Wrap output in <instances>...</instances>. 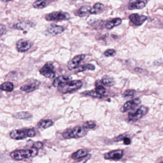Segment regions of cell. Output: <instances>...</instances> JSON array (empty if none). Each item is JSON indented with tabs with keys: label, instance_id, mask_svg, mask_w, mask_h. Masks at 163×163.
Returning a JSON list of instances; mask_svg holds the SVG:
<instances>
[{
	"label": "cell",
	"instance_id": "obj_26",
	"mask_svg": "<svg viewBox=\"0 0 163 163\" xmlns=\"http://www.w3.org/2000/svg\"><path fill=\"white\" fill-rule=\"evenodd\" d=\"M91 8L89 6H83L78 11V15L80 17H83L90 13Z\"/></svg>",
	"mask_w": 163,
	"mask_h": 163
},
{
	"label": "cell",
	"instance_id": "obj_16",
	"mask_svg": "<svg viewBox=\"0 0 163 163\" xmlns=\"http://www.w3.org/2000/svg\"><path fill=\"white\" fill-rule=\"evenodd\" d=\"M33 26V23L28 20H22L15 22L13 27L19 30H24Z\"/></svg>",
	"mask_w": 163,
	"mask_h": 163
},
{
	"label": "cell",
	"instance_id": "obj_35",
	"mask_svg": "<svg viewBox=\"0 0 163 163\" xmlns=\"http://www.w3.org/2000/svg\"><path fill=\"white\" fill-rule=\"evenodd\" d=\"M5 31V25L3 24H0V38L4 35Z\"/></svg>",
	"mask_w": 163,
	"mask_h": 163
},
{
	"label": "cell",
	"instance_id": "obj_15",
	"mask_svg": "<svg viewBox=\"0 0 163 163\" xmlns=\"http://www.w3.org/2000/svg\"><path fill=\"white\" fill-rule=\"evenodd\" d=\"M129 19L131 22L136 25H142L147 20V16L144 15L140 16L137 13H133L129 16Z\"/></svg>",
	"mask_w": 163,
	"mask_h": 163
},
{
	"label": "cell",
	"instance_id": "obj_10",
	"mask_svg": "<svg viewBox=\"0 0 163 163\" xmlns=\"http://www.w3.org/2000/svg\"><path fill=\"white\" fill-rule=\"evenodd\" d=\"M86 57L85 54H80L73 57L68 63V68L69 70L76 69L79 67V64Z\"/></svg>",
	"mask_w": 163,
	"mask_h": 163
},
{
	"label": "cell",
	"instance_id": "obj_1",
	"mask_svg": "<svg viewBox=\"0 0 163 163\" xmlns=\"http://www.w3.org/2000/svg\"><path fill=\"white\" fill-rule=\"evenodd\" d=\"M38 153V149L36 148H32L28 149L16 150L11 152V157L16 160H22L25 159L36 157Z\"/></svg>",
	"mask_w": 163,
	"mask_h": 163
},
{
	"label": "cell",
	"instance_id": "obj_24",
	"mask_svg": "<svg viewBox=\"0 0 163 163\" xmlns=\"http://www.w3.org/2000/svg\"><path fill=\"white\" fill-rule=\"evenodd\" d=\"M14 88V85L12 83L6 82L0 86V89L2 91L12 92Z\"/></svg>",
	"mask_w": 163,
	"mask_h": 163
},
{
	"label": "cell",
	"instance_id": "obj_33",
	"mask_svg": "<svg viewBox=\"0 0 163 163\" xmlns=\"http://www.w3.org/2000/svg\"><path fill=\"white\" fill-rule=\"evenodd\" d=\"M126 137L124 134H121V135H118L117 137H115L114 138V142H120V141H123L124 139Z\"/></svg>",
	"mask_w": 163,
	"mask_h": 163
},
{
	"label": "cell",
	"instance_id": "obj_27",
	"mask_svg": "<svg viewBox=\"0 0 163 163\" xmlns=\"http://www.w3.org/2000/svg\"><path fill=\"white\" fill-rule=\"evenodd\" d=\"M78 68V72H83L87 70L93 71L95 69V66H93V64L87 63V64H83L82 66H80Z\"/></svg>",
	"mask_w": 163,
	"mask_h": 163
},
{
	"label": "cell",
	"instance_id": "obj_3",
	"mask_svg": "<svg viewBox=\"0 0 163 163\" xmlns=\"http://www.w3.org/2000/svg\"><path fill=\"white\" fill-rule=\"evenodd\" d=\"M36 135V132L33 129H16L12 130L10 134V137L13 139L19 140L27 138H33Z\"/></svg>",
	"mask_w": 163,
	"mask_h": 163
},
{
	"label": "cell",
	"instance_id": "obj_19",
	"mask_svg": "<svg viewBox=\"0 0 163 163\" xmlns=\"http://www.w3.org/2000/svg\"><path fill=\"white\" fill-rule=\"evenodd\" d=\"M104 5L102 3H97L93 5L92 8H91L90 11V14L97 15L101 13L104 11Z\"/></svg>",
	"mask_w": 163,
	"mask_h": 163
},
{
	"label": "cell",
	"instance_id": "obj_20",
	"mask_svg": "<svg viewBox=\"0 0 163 163\" xmlns=\"http://www.w3.org/2000/svg\"><path fill=\"white\" fill-rule=\"evenodd\" d=\"M13 117L16 119H23V120H29L32 118V115L27 112H21L16 113L13 114Z\"/></svg>",
	"mask_w": 163,
	"mask_h": 163
},
{
	"label": "cell",
	"instance_id": "obj_9",
	"mask_svg": "<svg viewBox=\"0 0 163 163\" xmlns=\"http://www.w3.org/2000/svg\"><path fill=\"white\" fill-rule=\"evenodd\" d=\"M32 43L25 39H20L16 43V49L19 52L24 53L31 48Z\"/></svg>",
	"mask_w": 163,
	"mask_h": 163
},
{
	"label": "cell",
	"instance_id": "obj_5",
	"mask_svg": "<svg viewBox=\"0 0 163 163\" xmlns=\"http://www.w3.org/2000/svg\"><path fill=\"white\" fill-rule=\"evenodd\" d=\"M148 108L144 106H141L134 112H130L128 114L129 120L135 122L142 118L148 113Z\"/></svg>",
	"mask_w": 163,
	"mask_h": 163
},
{
	"label": "cell",
	"instance_id": "obj_18",
	"mask_svg": "<svg viewBox=\"0 0 163 163\" xmlns=\"http://www.w3.org/2000/svg\"><path fill=\"white\" fill-rule=\"evenodd\" d=\"M71 79V77L68 76H60L54 79L53 83V85L54 87H58L62 83L70 81Z\"/></svg>",
	"mask_w": 163,
	"mask_h": 163
},
{
	"label": "cell",
	"instance_id": "obj_13",
	"mask_svg": "<svg viewBox=\"0 0 163 163\" xmlns=\"http://www.w3.org/2000/svg\"><path fill=\"white\" fill-rule=\"evenodd\" d=\"M124 152L123 150H116L110 151L104 155L106 159H112L114 160H120L123 157Z\"/></svg>",
	"mask_w": 163,
	"mask_h": 163
},
{
	"label": "cell",
	"instance_id": "obj_30",
	"mask_svg": "<svg viewBox=\"0 0 163 163\" xmlns=\"http://www.w3.org/2000/svg\"><path fill=\"white\" fill-rule=\"evenodd\" d=\"M83 127L87 129H93L96 127V124L93 121H87L83 124Z\"/></svg>",
	"mask_w": 163,
	"mask_h": 163
},
{
	"label": "cell",
	"instance_id": "obj_37",
	"mask_svg": "<svg viewBox=\"0 0 163 163\" xmlns=\"http://www.w3.org/2000/svg\"><path fill=\"white\" fill-rule=\"evenodd\" d=\"M12 1H13V0H1V1L3 2H9Z\"/></svg>",
	"mask_w": 163,
	"mask_h": 163
},
{
	"label": "cell",
	"instance_id": "obj_32",
	"mask_svg": "<svg viewBox=\"0 0 163 163\" xmlns=\"http://www.w3.org/2000/svg\"><path fill=\"white\" fill-rule=\"evenodd\" d=\"M116 51L114 49H109L106 50V51L104 52V55L107 57H112L114 56L116 54Z\"/></svg>",
	"mask_w": 163,
	"mask_h": 163
},
{
	"label": "cell",
	"instance_id": "obj_31",
	"mask_svg": "<svg viewBox=\"0 0 163 163\" xmlns=\"http://www.w3.org/2000/svg\"><path fill=\"white\" fill-rule=\"evenodd\" d=\"M96 91L98 93L102 95H104L106 92V88L98 84H97L96 86Z\"/></svg>",
	"mask_w": 163,
	"mask_h": 163
},
{
	"label": "cell",
	"instance_id": "obj_4",
	"mask_svg": "<svg viewBox=\"0 0 163 163\" xmlns=\"http://www.w3.org/2000/svg\"><path fill=\"white\" fill-rule=\"evenodd\" d=\"M87 134L86 128L83 127H76L73 129H69L64 131L63 137L66 139L80 138L84 137Z\"/></svg>",
	"mask_w": 163,
	"mask_h": 163
},
{
	"label": "cell",
	"instance_id": "obj_6",
	"mask_svg": "<svg viewBox=\"0 0 163 163\" xmlns=\"http://www.w3.org/2000/svg\"><path fill=\"white\" fill-rule=\"evenodd\" d=\"M71 18L70 14L63 12L57 11L46 15L45 19L47 21H61L69 20Z\"/></svg>",
	"mask_w": 163,
	"mask_h": 163
},
{
	"label": "cell",
	"instance_id": "obj_23",
	"mask_svg": "<svg viewBox=\"0 0 163 163\" xmlns=\"http://www.w3.org/2000/svg\"><path fill=\"white\" fill-rule=\"evenodd\" d=\"M102 83L104 86L107 87H113L115 83L113 78L108 76H104L103 77Z\"/></svg>",
	"mask_w": 163,
	"mask_h": 163
},
{
	"label": "cell",
	"instance_id": "obj_22",
	"mask_svg": "<svg viewBox=\"0 0 163 163\" xmlns=\"http://www.w3.org/2000/svg\"><path fill=\"white\" fill-rule=\"evenodd\" d=\"M53 125V122L50 119L41 120L37 124L38 128L40 129H46Z\"/></svg>",
	"mask_w": 163,
	"mask_h": 163
},
{
	"label": "cell",
	"instance_id": "obj_36",
	"mask_svg": "<svg viewBox=\"0 0 163 163\" xmlns=\"http://www.w3.org/2000/svg\"><path fill=\"white\" fill-rule=\"evenodd\" d=\"M124 143L125 144V145H129L131 144V140H130V138H127V137H125L123 140Z\"/></svg>",
	"mask_w": 163,
	"mask_h": 163
},
{
	"label": "cell",
	"instance_id": "obj_38",
	"mask_svg": "<svg viewBox=\"0 0 163 163\" xmlns=\"http://www.w3.org/2000/svg\"><path fill=\"white\" fill-rule=\"evenodd\" d=\"M163 163V162H160V163Z\"/></svg>",
	"mask_w": 163,
	"mask_h": 163
},
{
	"label": "cell",
	"instance_id": "obj_34",
	"mask_svg": "<svg viewBox=\"0 0 163 163\" xmlns=\"http://www.w3.org/2000/svg\"><path fill=\"white\" fill-rule=\"evenodd\" d=\"M43 146V144L41 142H36L33 144L32 147L36 148L37 149H40L42 148Z\"/></svg>",
	"mask_w": 163,
	"mask_h": 163
},
{
	"label": "cell",
	"instance_id": "obj_7",
	"mask_svg": "<svg viewBox=\"0 0 163 163\" xmlns=\"http://www.w3.org/2000/svg\"><path fill=\"white\" fill-rule=\"evenodd\" d=\"M41 74L48 78H53L56 76V72L54 70V66L51 63L48 62L40 69Z\"/></svg>",
	"mask_w": 163,
	"mask_h": 163
},
{
	"label": "cell",
	"instance_id": "obj_25",
	"mask_svg": "<svg viewBox=\"0 0 163 163\" xmlns=\"http://www.w3.org/2000/svg\"><path fill=\"white\" fill-rule=\"evenodd\" d=\"M82 94L84 96H89L92 97L97 98H102L104 97V95L99 94L96 91H93V90L85 91L84 92L82 93Z\"/></svg>",
	"mask_w": 163,
	"mask_h": 163
},
{
	"label": "cell",
	"instance_id": "obj_29",
	"mask_svg": "<svg viewBox=\"0 0 163 163\" xmlns=\"http://www.w3.org/2000/svg\"><path fill=\"white\" fill-rule=\"evenodd\" d=\"M135 93L136 91L133 89H127L124 91L123 94V97H132L134 96Z\"/></svg>",
	"mask_w": 163,
	"mask_h": 163
},
{
	"label": "cell",
	"instance_id": "obj_28",
	"mask_svg": "<svg viewBox=\"0 0 163 163\" xmlns=\"http://www.w3.org/2000/svg\"><path fill=\"white\" fill-rule=\"evenodd\" d=\"M46 0H37L33 3V7L36 9H42L46 5Z\"/></svg>",
	"mask_w": 163,
	"mask_h": 163
},
{
	"label": "cell",
	"instance_id": "obj_17",
	"mask_svg": "<svg viewBox=\"0 0 163 163\" xmlns=\"http://www.w3.org/2000/svg\"><path fill=\"white\" fill-rule=\"evenodd\" d=\"M122 21L120 18H117L112 19L110 21L108 22L106 24V28L108 30H110L114 27L119 25L122 23Z\"/></svg>",
	"mask_w": 163,
	"mask_h": 163
},
{
	"label": "cell",
	"instance_id": "obj_21",
	"mask_svg": "<svg viewBox=\"0 0 163 163\" xmlns=\"http://www.w3.org/2000/svg\"><path fill=\"white\" fill-rule=\"evenodd\" d=\"M87 151L85 149H81L78 150L76 152L73 154L72 158L74 160L78 159L83 158L84 157H87Z\"/></svg>",
	"mask_w": 163,
	"mask_h": 163
},
{
	"label": "cell",
	"instance_id": "obj_2",
	"mask_svg": "<svg viewBox=\"0 0 163 163\" xmlns=\"http://www.w3.org/2000/svg\"><path fill=\"white\" fill-rule=\"evenodd\" d=\"M83 82L81 80L68 81L59 85L58 90L62 93H71L80 89L82 87Z\"/></svg>",
	"mask_w": 163,
	"mask_h": 163
},
{
	"label": "cell",
	"instance_id": "obj_12",
	"mask_svg": "<svg viewBox=\"0 0 163 163\" xmlns=\"http://www.w3.org/2000/svg\"><path fill=\"white\" fill-rule=\"evenodd\" d=\"M147 0H130L128 9L130 10L143 9L147 5Z\"/></svg>",
	"mask_w": 163,
	"mask_h": 163
},
{
	"label": "cell",
	"instance_id": "obj_11",
	"mask_svg": "<svg viewBox=\"0 0 163 163\" xmlns=\"http://www.w3.org/2000/svg\"><path fill=\"white\" fill-rule=\"evenodd\" d=\"M40 85V83L39 81L37 80H34L32 82L27 83L23 85L20 88V90L21 91L25 92L31 93L36 89H38Z\"/></svg>",
	"mask_w": 163,
	"mask_h": 163
},
{
	"label": "cell",
	"instance_id": "obj_14",
	"mask_svg": "<svg viewBox=\"0 0 163 163\" xmlns=\"http://www.w3.org/2000/svg\"><path fill=\"white\" fill-rule=\"evenodd\" d=\"M46 31L50 35L54 36L63 33L64 32V29L63 27L52 23L47 27Z\"/></svg>",
	"mask_w": 163,
	"mask_h": 163
},
{
	"label": "cell",
	"instance_id": "obj_8",
	"mask_svg": "<svg viewBox=\"0 0 163 163\" xmlns=\"http://www.w3.org/2000/svg\"><path fill=\"white\" fill-rule=\"evenodd\" d=\"M141 103V100L140 98H137L130 101H127L125 103L124 106L120 109V111L123 113L127 112L130 110H133L134 109L138 106Z\"/></svg>",
	"mask_w": 163,
	"mask_h": 163
}]
</instances>
